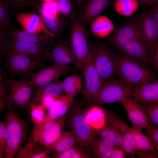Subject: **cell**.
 I'll list each match as a JSON object with an SVG mask.
<instances>
[{
  "instance_id": "6da1fadb",
  "label": "cell",
  "mask_w": 158,
  "mask_h": 158,
  "mask_svg": "<svg viewBox=\"0 0 158 158\" xmlns=\"http://www.w3.org/2000/svg\"><path fill=\"white\" fill-rule=\"evenodd\" d=\"M111 53L116 73L120 78L134 87L157 80L156 74L144 65L126 57Z\"/></svg>"
},
{
  "instance_id": "7a4b0ae2",
  "label": "cell",
  "mask_w": 158,
  "mask_h": 158,
  "mask_svg": "<svg viewBox=\"0 0 158 158\" xmlns=\"http://www.w3.org/2000/svg\"><path fill=\"white\" fill-rule=\"evenodd\" d=\"M4 121L7 130V137L4 157L13 158L23 147L28 130L27 121L11 109L8 108Z\"/></svg>"
},
{
  "instance_id": "3957f363",
  "label": "cell",
  "mask_w": 158,
  "mask_h": 158,
  "mask_svg": "<svg viewBox=\"0 0 158 158\" xmlns=\"http://www.w3.org/2000/svg\"><path fill=\"white\" fill-rule=\"evenodd\" d=\"M86 103L73 102L70 108L68 122L71 131L77 140L78 145L90 147L96 136L86 117L89 107Z\"/></svg>"
},
{
  "instance_id": "277c9868",
  "label": "cell",
  "mask_w": 158,
  "mask_h": 158,
  "mask_svg": "<svg viewBox=\"0 0 158 158\" xmlns=\"http://www.w3.org/2000/svg\"><path fill=\"white\" fill-rule=\"evenodd\" d=\"M6 83L8 90L6 99L8 108L29 111L34 88L30 85L28 79L10 78L6 79Z\"/></svg>"
},
{
  "instance_id": "5b68a950",
  "label": "cell",
  "mask_w": 158,
  "mask_h": 158,
  "mask_svg": "<svg viewBox=\"0 0 158 158\" xmlns=\"http://www.w3.org/2000/svg\"><path fill=\"white\" fill-rule=\"evenodd\" d=\"M135 88L132 85L120 78H113L104 82L91 104L102 105L120 102L124 98L132 96Z\"/></svg>"
},
{
  "instance_id": "8992f818",
  "label": "cell",
  "mask_w": 158,
  "mask_h": 158,
  "mask_svg": "<svg viewBox=\"0 0 158 158\" xmlns=\"http://www.w3.org/2000/svg\"><path fill=\"white\" fill-rule=\"evenodd\" d=\"M94 46L92 43L82 69L85 78V86L82 92L83 100L88 104H91L98 94L102 84L95 65Z\"/></svg>"
},
{
  "instance_id": "52a82bcc",
  "label": "cell",
  "mask_w": 158,
  "mask_h": 158,
  "mask_svg": "<svg viewBox=\"0 0 158 158\" xmlns=\"http://www.w3.org/2000/svg\"><path fill=\"white\" fill-rule=\"evenodd\" d=\"M4 56L5 67L11 76L28 79L43 63L42 61L16 53L6 52Z\"/></svg>"
},
{
  "instance_id": "ba28073f",
  "label": "cell",
  "mask_w": 158,
  "mask_h": 158,
  "mask_svg": "<svg viewBox=\"0 0 158 158\" xmlns=\"http://www.w3.org/2000/svg\"><path fill=\"white\" fill-rule=\"evenodd\" d=\"M65 121L63 116L57 120H45L40 124L33 125V139L49 149L62 135Z\"/></svg>"
},
{
  "instance_id": "9c48e42d",
  "label": "cell",
  "mask_w": 158,
  "mask_h": 158,
  "mask_svg": "<svg viewBox=\"0 0 158 158\" xmlns=\"http://www.w3.org/2000/svg\"><path fill=\"white\" fill-rule=\"evenodd\" d=\"M71 46L76 59V68L82 69L89 54L92 43L84 25L76 19L72 25Z\"/></svg>"
},
{
  "instance_id": "30bf717a",
  "label": "cell",
  "mask_w": 158,
  "mask_h": 158,
  "mask_svg": "<svg viewBox=\"0 0 158 158\" xmlns=\"http://www.w3.org/2000/svg\"><path fill=\"white\" fill-rule=\"evenodd\" d=\"M70 66L61 65L55 63L34 72L29 80L33 87L38 88L57 80L60 77L70 70Z\"/></svg>"
},
{
  "instance_id": "8fae6325",
  "label": "cell",
  "mask_w": 158,
  "mask_h": 158,
  "mask_svg": "<svg viewBox=\"0 0 158 158\" xmlns=\"http://www.w3.org/2000/svg\"><path fill=\"white\" fill-rule=\"evenodd\" d=\"M50 49L48 46L11 40H8L6 43L5 53L6 52L18 53L43 61L44 58L47 57Z\"/></svg>"
},
{
  "instance_id": "7c38bea8",
  "label": "cell",
  "mask_w": 158,
  "mask_h": 158,
  "mask_svg": "<svg viewBox=\"0 0 158 158\" xmlns=\"http://www.w3.org/2000/svg\"><path fill=\"white\" fill-rule=\"evenodd\" d=\"M95 63L102 83L114 77L116 73L111 53L104 47L94 46Z\"/></svg>"
},
{
  "instance_id": "4fadbf2b",
  "label": "cell",
  "mask_w": 158,
  "mask_h": 158,
  "mask_svg": "<svg viewBox=\"0 0 158 158\" xmlns=\"http://www.w3.org/2000/svg\"><path fill=\"white\" fill-rule=\"evenodd\" d=\"M130 96L122 100L120 102L123 105L133 130L141 133L149 125L146 114L140 104Z\"/></svg>"
},
{
  "instance_id": "5bb4252c",
  "label": "cell",
  "mask_w": 158,
  "mask_h": 158,
  "mask_svg": "<svg viewBox=\"0 0 158 158\" xmlns=\"http://www.w3.org/2000/svg\"><path fill=\"white\" fill-rule=\"evenodd\" d=\"M16 18L23 30L33 33L45 34L55 37L56 35L46 27L40 15L33 13H20Z\"/></svg>"
},
{
  "instance_id": "9a60e30c",
  "label": "cell",
  "mask_w": 158,
  "mask_h": 158,
  "mask_svg": "<svg viewBox=\"0 0 158 158\" xmlns=\"http://www.w3.org/2000/svg\"><path fill=\"white\" fill-rule=\"evenodd\" d=\"M140 27V20H135L127 23L115 32L112 38L113 43L121 49L128 43L133 40L137 38L142 39Z\"/></svg>"
},
{
  "instance_id": "2e32d148",
  "label": "cell",
  "mask_w": 158,
  "mask_h": 158,
  "mask_svg": "<svg viewBox=\"0 0 158 158\" xmlns=\"http://www.w3.org/2000/svg\"><path fill=\"white\" fill-rule=\"evenodd\" d=\"M140 31L144 43L150 49L158 45V22L152 14L147 13L142 16L140 20Z\"/></svg>"
},
{
  "instance_id": "e0dca14e",
  "label": "cell",
  "mask_w": 158,
  "mask_h": 158,
  "mask_svg": "<svg viewBox=\"0 0 158 158\" xmlns=\"http://www.w3.org/2000/svg\"><path fill=\"white\" fill-rule=\"evenodd\" d=\"M53 63L66 66L77 67V63L71 45L60 42L50 49L47 54Z\"/></svg>"
},
{
  "instance_id": "ac0fdd59",
  "label": "cell",
  "mask_w": 158,
  "mask_h": 158,
  "mask_svg": "<svg viewBox=\"0 0 158 158\" xmlns=\"http://www.w3.org/2000/svg\"><path fill=\"white\" fill-rule=\"evenodd\" d=\"M126 57L143 65L147 64L149 56L142 40L137 38L128 43L121 49Z\"/></svg>"
},
{
  "instance_id": "d6986e66",
  "label": "cell",
  "mask_w": 158,
  "mask_h": 158,
  "mask_svg": "<svg viewBox=\"0 0 158 158\" xmlns=\"http://www.w3.org/2000/svg\"><path fill=\"white\" fill-rule=\"evenodd\" d=\"M75 96L65 93L59 96L47 110L44 121H56L63 116L70 109Z\"/></svg>"
},
{
  "instance_id": "ffe728a7",
  "label": "cell",
  "mask_w": 158,
  "mask_h": 158,
  "mask_svg": "<svg viewBox=\"0 0 158 158\" xmlns=\"http://www.w3.org/2000/svg\"><path fill=\"white\" fill-rule=\"evenodd\" d=\"M11 40L28 42L48 46L52 42L54 37L48 35H41L28 32L23 29L10 30L8 34Z\"/></svg>"
},
{
  "instance_id": "44dd1931",
  "label": "cell",
  "mask_w": 158,
  "mask_h": 158,
  "mask_svg": "<svg viewBox=\"0 0 158 158\" xmlns=\"http://www.w3.org/2000/svg\"><path fill=\"white\" fill-rule=\"evenodd\" d=\"M132 96L138 103H158V82L157 80L135 87Z\"/></svg>"
},
{
  "instance_id": "7402d4cb",
  "label": "cell",
  "mask_w": 158,
  "mask_h": 158,
  "mask_svg": "<svg viewBox=\"0 0 158 158\" xmlns=\"http://www.w3.org/2000/svg\"><path fill=\"white\" fill-rule=\"evenodd\" d=\"M42 145L33 140L32 136L16 157L17 158H49V150L43 149Z\"/></svg>"
},
{
  "instance_id": "603a6c76",
  "label": "cell",
  "mask_w": 158,
  "mask_h": 158,
  "mask_svg": "<svg viewBox=\"0 0 158 158\" xmlns=\"http://www.w3.org/2000/svg\"><path fill=\"white\" fill-rule=\"evenodd\" d=\"M109 0H89L85 5L82 12V23H90L105 9Z\"/></svg>"
},
{
  "instance_id": "cb8c5ba5",
  "label": "cell",
  "mask_w": 158,
  "mask_h": 158,
  "mask_svg": "<svg viewBox=\"0 0 158 158\" xmlns=\"http://www.w3.org/2000/svg\"><path fill=\"white\" fill-rule=\"evenodd\" d=\"M116 147L111 142L97 135L90 147L92 151L93 157L109 158Z\"/></svg>"
},
{
  "instance_id": "d4e9b609",
  "label": "cell",
  "mask_w": 158,
  "mask_h": 158,
  "mask_svg": "<svg viewBox=\"0 0 158 158\" xmlns=\"http://www.w3.org/2000/svg\"><path fill=\"white\" fill-rule=\"evenodd\" d=\"M64 92L61 82L57 80L54 82L37 88L35 95L32 99L31 102L38 104L43 95L59 97Z\"/></svg>"
},
{
  "instance_id": "484cf974",
  "label": "cell",
  "mask_w": 158,
  "mask_h": 158,
  "mask_svg": "<svg viewBox=\"0 0 158 158\" xmlns=\"http://www.w3.org/2000/svg\"><path fill=\"white\" fill-rule=\"evenodd\" d=\"M94 131L97 135L102 138L111 142L116 146L122 147V136L123 134L106 121L101 128Z\"/></svg>"
},
{
  "instance_id": "4316f807",
  "label": "cell",
  "mask_w": 158,
  "mask_h": 158,
  "mask_svg": "<svg viewBox=\"0 0 158 158\" xmlns=\"http://www.w3.org/2000/svg\"><path fill=\"white\" fill-rule=\"evenodd\" d=\"M78 145L77 139L71 131H64L59 139L49 149L54 153L64 152Z\"/></svg>"
},
{
  "instance_id": "83f0119b",
  "label": "cell",
  "mask_w": 158,
  "mask_h": 158,
  "mask_svg": "<svg viewBox=\"0 0 158 158\" xmlns=\"http://www.w3.org/2000/svg\"><path fill=\"white\" fill-rule=\"evenodd\" d=\"M93 32L100 38L108 36L112 31L114 26L110 20L104 16H99L92 22L91 26Z\"/></svg>"
},
{
  "instance_id": "f1b7e54d",
  "label": "cell",
  "mask_w": 158,
  "mask_h": 158,
  "mask_svg": "<svg viewBox=\"0 0 158 158\" xmlns=\"http://www.w3.org/2000/svg\"><path fill=\"white\" fill-rule=\"evenodd\" d=\"M86 117L94 130L101 128L105 122L104 109L98 105H93L89 107Z\"/></svg>"
},
{
  "instance_id": "f546056e",
  "label": "cell",
  "mask_w": 158,
  "mask_h": 158,
  "mask_svg": "<svg viewBox=\"0 0 158 158\" xmlns=\"http://www.w3.org/2000/svg\"><path fill=\"white\" fill-rule=\"evenodd\" d=\"M65 93L76 95L83 90V83L81 76L76 74L67 77L61 82Z\"/></svg>"
},
{
  "instance_id": "4dcf8cb0",
  "label": "cell",
  "mask_w": 158,
  "mask_h": 158,
  "mask_svg": "<svg viewBox=\"0 0 158 158\" xmlns=\"http://www.w3.org/2000/svg\"><path fill=\"white\" fill-rule=\"evenodd\" d=\"M139 2L137 0H116L114 8L119 14L130 16L133 14L138 8Z\"/></svg>"
},
{
  "instance_id": "1f68e13d",
  "label": "cell",
  "mask_w": 158,
  "mask_h": 158,
  "mask_svg": "<svg viewBox=\"0 0 158 158\" xmlns=\"http://www.w3.org/2000/svg\"><path fill=\"white\" fill-rule=\"evenodd\" d=\"M139 104L144 111L149 124L151 128H158V103L150 102Z\"/></svg>"
},
{
  "instance_id": "d6a6232c",
  "label": "cell",
  "mask_w": 158,
  "mask_h": 158,
  "mask_svg": "<svg viewBox=\"0 0 158 158\" xmlns=\"http://www.w3.org/2000/svg\"><path fill=\"white\" fill-rule=\"evenodd\" d=\"M123 134L121 147L127 156L131 158H136L137 149L134 136L129 130Z\"/></svg>"
},
{
  "instance_id": "836d02e7",
  "label": "cell",
  "mask_w": 158,
  "mask_h": 158,
  "mask_svg": "<svg viewBox=\"0 0 158 158\" xmlns=\"http://www.w3.org/2000/svg\"><path fill=\"white\" fill-rule=\"evenodd\" d=\"M39 11L40 15L47 18H56L60 13L57 0L42 2Z\"/></svg>"
},
{
  "instance_id": "e575fe53",
  "label": "cell",
  "mask_w": 158,
  "mask_h": 158,
  "mask_svg": "<svg viewBox=\"0 0 158 158\" xmlns=\"http://www.w3.org/2000/svg\"><path fill=\"white\" fill-rule=\"evenodd\" d=\"M105 121L122 133L127 132L130 127L114 113L104 109Z\"/></svg>"
},
{
  "instance_id": "d590c367",
  "label": "cell",
  "mask_w": 158,
  "mask_h": 158,
  "mask_svg": "<svg viewBox=\"0 0 158 158\" xmlns=\"http://www.w3.org/2000/svg\"><path fill=\"white\" fill-rule=\"evenodd\" d=\"M8 3L6 0H0V26L4 30H10L12 25Z\"/></svg>"
},
{
  "instance_id": "8d00e7d4",
  "label": "cell",
  "mask_w": 158,
  "mask_h": 158,
  "mask_svg": "<svg viewBox=\"0 0 158 158\" xmlns=\"http://www.w3.org/2000/svg\"><path fill=\"white\" fill-rule=\"evenodd\" d=\"M129 130L135 139L137 150H144L154 149V147L149 139L141 133L130 128Z\"/></svg>"
},
{
  "instance_id": "74e56055",
  "label": "cell",
  "mask_w": 158,
  "mask_h": 158,
  "mask_svg": "<svg viewBox=\"0 0 158 158\" xmlns=\"http://www.w3.org/2000/svg\"><path fill=\"white\" fill-rule=\"evenodd\" d=\"M29 111L33 125H38L44 121L46 116L45 109L40 104L31 102Z\"/></svg>"
},
{
  "instance_id": "f35d334b",
  "label": "cell",
  "mask_w": 158,
  "mask_h": 158,
  "mask_svg": "<svg viewBox=\"0 0 158 158\" xmlns=\"http://www.w3.org/2000/svg\"><path fill=\"white\" fill-rule=\"evenodd\" d=\"M52 157L54 158H90L93 157L74 146L62 152L54 153Z\"/></svg>"
},
{
  "instance_id": "ab89813d",
  "label": "cell",
  "mask_w": 158,
  "mask_h": 158,
  "mask_svg": "<svg viewBox=\"0 0 158 158\" xmlns=\"http://www.w3.org/2000/svg\"><path fill=\"white\" fill-rule=\"evenodd\" d=\"M47 29L56 35L62 27L63 22L59 17L56 18H47L40 15Z\"/></svg>"
},
{
  "instance_id": "60d3db41",
  "label": "cell",
  "mask_w": 158,
  "mask_h": 158,
  "mask_svg": "<svg viewBox=\"0 0 158 158\" xmlns=\"http://www.w3.org/2000/svg\"><path fill=\"white\" fill-rule=\"evenodd\" d=\"M144 129V135L149 139L158 152V128L152 129L149 124Z\"/></svg>"
},
{
  "instance_id": "b9f144b4",
  "label": "cell",
  "mask_w": 158,
  "mask_h": 158,
  "mask_svg": "<svg viewBox=\"0 0 158 158\" xmlns=\"http://www.w3.org/2000/svg\"><path fill=\"white\" fill-rule=\"evenodd\" d=\"M58 3L60 13L64 16L70 15L73 11L71 0H57Z\"/></svg>"
},
{
  "instance_id": "7bdbcfd3",
  "label": "cell",
  "mask_w": 158,
  "mask_h": 158,
  "mask_svg": "<svg viewBox=\"0 0 158 158\" xmlns=\"http://www.w3.org/2000/svg\"><path fill=\"white\" fill-rule=\"evenodd\" d=\"M7 132L4 121L0 119V146L4 152L6 145Z\"/></svg>"
},
{
  "instance_id": "ee69618b",
  "label": "cell",
  "mask_w": 158,
  "mask_h": 158,
  "mask_svg": "<svg viewBox=\"0 0 158 158\" xmlns=\"http://www.w3.org/2000/svg\"><path fill=\"white\" fill-rule=\"evenodd\" d=\"M136 158H158V152L156 150H137Z\"/></svg>"
},
{
  "instance_id": "f6af8a7d",
  "label": "cell",
  "mask_w": 158,
  "mask_h": 158,
  "mask_svg": "<svg viewBox=\"0 0 158 158\" xmlns=\"http://www.w3.org/2000/svg\"><path fill=\"white\" fill-rule=\"evenodd\" d=\"M8 37L5 30L0 26V60L4 56L5 54V46L8 40Z\"/></svg>"
},
{
  "instance_id": "bcb514c9",
  "label": "cell",
  "mask_w": 158,
  "mask_h": 158,
  "mask_svg": "<svg viewBox=\"0 0 158 158\" xmlns=\"http://www.w3.org/2000/svg\"><path fill=\"white\" fill-rule=\"evenodd\" d=\"M58 97L43 95L40 99V103L45 110H48Z\"/></svg>"
},
{
  "instance_id": "7dc6e473",
  "label": "cell",
  "mask_w": 158,
  "mask_h": 158,
  "mask_svg": "<svg viewBox=\"0 0 158 158\" xmlns=\"http://www.w3.org/2000/svg\"><path fill=\"white\" fill-rule=\"evenodd\" d=\"M2 70L0 66V95L6 101L8 90Z\"/></svg>"
},
{
  "instance_id": "c3c4849f",
  "label": "cell",
  "mask_w": 158,
  "mask_h": 158,
  "mask_svg": "<svg viewBox=\"0 0 158 158\" xmlns=\"http://www.w3.org/2000/svg\"><path fill=\"white\" fill-rule=\"evenodd\" d=\"M151 55L149 57V61L155 67L157 71L158 70V46H155L151 49Z\"/></svg>"
},
{
  "instance_id": "681fc988",
  "label": "cell",
  "mask_w": 158,
  "mask_h": 158,
  "mask_svg": "<svg viewBox=\"0 0 158 158\" xmlns=\"http://www.w3.org/2000/svg\"><path fill=\"white\" fill-rule=\"evenodd\" d=\"M127 155L122 147H116L109 158H125Z\"/></svg>"
},
{
  "instance_id": "f907efd6",
  "label": "cell",
  "mask_w": 158,
  "mask_h": 158,
  "mask_svg": "<svg viewBox=\"0 0 158 158\" xmlns=\"http://www.w3.org/2000/svg\"><path fill=\"white\" fill-rule=\"evenodd\" d=\"M140 4L143 5H150L157 3L158 0H138Z\"/></svg>"
},
{
  "instance_id": "816d5d0a",
  "label": "cell",
  "mask_w": 158,
  "mask_h": 158,
  "mask_svg": "<svg viewBox=\"0 0 158 158\" xmlns=\"http://www.w3.org/2000/svg\"><path fill=\"white\" fill-rule=\"evenodd\" d=\"M8 3L16 7L22 6L23 4L20 0H6Z\"/></svg>"
},
{
  "instance_id": "f5cc1de1",
  "label": "cell",
  "mask_w": 158,
  "mask_h": 158,
  "mask_svg": "<svg viewBox=\"0 0 158 158\" xmlns=\"http://www.w3.org/2000/svg\"><path fill=\"white\" fill-rule=\"evenodd\" d=\"M6 107V100L0 95V113Z\"/></svg>"
},
{
  "instance_id": "db71d44e",
  "label": "cell",
  "mask_w": 158,
  "mask_h": 158,
  "mask_svg": "<svg viewBox=\"0 0 158 158\" xmlns=\"http://www.w3.org/2000/svg\"><path fill=\"white\" fill-rule=\"evenodd\" d=\"M158 6H156L155 10V12L152 14L155 20L158 22Z\"/></svg>"
},
{
  "instance_id": "11a10c76",
  "label": "cell",
  "mask_w": 158,
  "mask_h": 158,
  "mask_svg": "<svg viewBox=\"0 0 158 158\" xmlns=\"http://www.w3.org/2000/svg\"><path fill=\"white\" fill-rule=\"evenodd\" d=\"M76 4L78 5L84 4L89 0H74Z\"/></svg>"
},
{
  "instance_id": "9f6ffc18",
  "label": "cell",
  "mask_w": 158,
  "mask_h": 158,
  "mask_svg": "<svg viewBox=\"0 0 158 158\" xmlns=\"http://www.w3.org/2000/svg\"><path fill=\"white\" fill-rule=\"evenodd\" d=\"M23 5L32 4V0H20Z\"/></svg>"
},
{
  "instance_id": "6f0895ef",
  "label": "cell",
  "mask_w": 158,
  "mask_h": 158,
  "mask_svg": "<svg viewBox=\"0 0 158 158\" xmlns=\"http://www.w3.org/2000/svg\"><path fill=\"white\" fill-rule=\"evenodd\" d=\"M4 157V152L0 146V158H2Z\"/></svg>"
},
{
  "instance_id": "680465c9",
  "label": "cell",
  "mask_w": 158,
  "mask_h": 158,
  "mask_svg": "<svg viewBox=\"0 0 158 158\" xmlns=\"http://www.w3.org/2000/svg\"><path fill=\"white\" fill-rule=\"evenodd\" d=\"M40 0L41 1H42V2H43L50 1L52 0Z\"/></svg>"
}]
</instances>
